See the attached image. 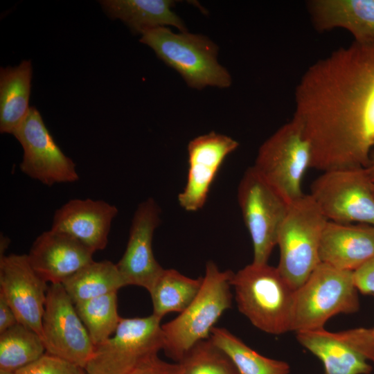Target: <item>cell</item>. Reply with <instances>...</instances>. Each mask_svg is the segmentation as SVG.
<instances>
[{"instance_id":"6da1fadb","label":"cell","mask_w":374,"mask_h":374,"mask_svg":"<svg viewBox=\"0 0 374 374\" xmlns=\"http://www.w3.org/2000/svg\"><path fill=\"white\" fill-rule=\"evenodd\" d=\"M294 103L292 118L310 145V168H366L374 150V42H353L311 64Z\"/></svg>"},{"instance_id":"7a4b0ae2","label":"cell","mask_w":374,"mask_h":374,"mask_svg":"<svg viewBox=\"0 0 374 374\" xmlns=\"http://www.w3.org/2000/svg\"><path fill=\"white\" fill-rule=\"evenodd\" d=\"M233 275L207 262L197 296L179 315L161 325L163 350L169 357L179 362L195 344L210 338L215 323L231 307Z\"/></svg>"},{"instance_id":"3957f363","label":"cell","mask_w":374,"mask_h":374,"mask_svg":"<svg viewBox=\"0 0 374 374\" xmlns=\"http://www.w3.org/2000/svg\"><path fill=\"white\" fill-rule=\"evenodd\" d=\"M239 311L263 332L280 335L290 331L295 290L277 267L251 263L231 280Z\"/></svg>"},{"instance_id":"277c9868","label":"cell","mask_w":374,"mask_h":374,"mask_svg":"<svg viewBox=\"0 0 374 374\" xmlns=\"http://www.w3.org/2000/svg\"><path fill=\"white\" fill-rule=\"evenodd\" d=\"M140 42L150 46L159 59L176 70L195 89L226 88L231 77L217 59L218 46L207 37L161 26L144 31Z\"/></svg>"},{"instance_id":"5b68a950","label":"cell","mask_w":374,"mask_h":374,"mask_svg":"<svg viewBox=\"0 0 374 374\" xmlns=\"http://www.w3.org/2000/svg\"><path fill=\"white\" fill-rule=\"evenodd\" d=\"M354 271L320 262L305 283L295 290L290 331L323 328L332 317L359 308Z\"/></svg>"},{"instance_id":"8992f818","label":"cell","mask_w":374,"mask_h":374,"mask_svg":"<svg viewBox=\"0 0 374 374\" xmlns=\"http://www.w3.org/2000/svg\"><path fill=\"white\" fill-rule=\"evenodd\" d=\"M328 221L310 194L290 205L278 235L277 268L294 290L305 283L321 262L320 240Z\"/></svg>"},{"instance_id":"52a82bcc","label":"cell","mask_w":374,"mask_h":374,"mask_svg":"<svg viewBox=\"0 0 374 374\" xmlns=\"http://www.w3.org/2000/svg\"><path fill=\"white\" fill-rule=\"evenodd\" d=\"M311 163L310 145L292 118L260 146L253 168L290 204L304 195L301 182Z\"/></svg>"},{"instance_id":"ba28073f","label":"cell","mask_w":374,"mask_h":374,"mask_svg":"<svg viewBox=\"0 0 374 374\" xmlns=\"http://www.w3.org/2000/svg\"><path fill=\"white\" fill-rule=\"evenodd\" d=\"M159 318H121L113 334L95 346L84 368L87 374H125L163 349Z\"/></svg>"},{"instance_id":"9c48e42d","label":"cell","mask_w":374,"mask_h":374,"mask_svg":"<svg viewBox=\"0 0 374 374\" xmlns=\"http://www.w3.org/2000/svg\"><path fill=\"white\" fill-rule=\"evenodd\" d=\"M372 185L366 168L333 169L314 180L310 195L329 221L374 226Z\"/></svg>"},{"instance_id":"30bf717a","label":"cell","mask_w":374,"mask_h":374,"mask_svg":"<svg viewBox=\"0 0 374 374\" xmlns=\"http://www.w3.org/2000/svg\"><path fill=\"white\" fill-rule=\"evenodd\" d=\"M237 197L252 241V262L267 263L277 245L278 233L290 204L253 166L244 172L238 187Z\"/></svg>"},{"instance_id":"8fae6325","label":"cell","mask_w":374,"mask_h":374,"mask_svg":"<svg viewBox=\"0 0 374 374\" xmlns=\"http://www.w3.org/2000/svg\"><path fill=\"white\" fill-rule=\"evenodd\" d=\"M42 324L46 353L84 369L95 346L62 283L48 285Z\"/></svg>"},{"instance_id":"7c38bea8","label":"cell","mask_w":374,"mask_h":374,"mask_svg":"<svg viewBox=\"0 0 374 374\" xmlns=\"http://www.w3.org/2000/svg\"><path fill=\"white\" fill-rule=\"evenodd\" d=\"M12 135L24 150L19 164L24 174L47 186L79 179L75 163L57 145L36 108L30 107Z\"/></svg>"},{"instance_id":"4fadbf2b","label":"cell","mask_w":374,"mask_h":374,"mask_svg":"<svg viewBox=\"0 0 374 374\" xmlns=\"http://www.w3.org/2000/svg\"><path fill=\"white\" fill-rule=\"evenodd\" d=\"M298 341L323 363L325 374H369L374 363L372 328H357L337 332L324 328L300 331Z\"/></svg>"},{"instance_id":"5bb4252c","label":"cell","mask_w":374,"mask_h":374,"mask_svg":"<svg viewBox=\"0 0 374 374\" xmlns=\"http://www.w3.org/2000/svg\"><path fill=\"white\" fill-rule=\"evenodd\" d=\"M48 286L33 269L27 254L0 257V294L18 322L42 339V318Z\"/></svg>"},{"instance_id":"9a60e30c","label":"cell","mask_w":374,"mask_h":374,"mask_svg":"<svg viewBox=\"0 0 374 374\" xmlns=\"http://www.w3.org/2000/svg\"><path fill=\"white\" fill-rule=\"evenodd\" d=\"M160 216L161 209L152 197L141 202L134 213L126 249L116 263L127 285H137L150 292L164 270L152 250Z\"/></svg>"},{"instance_id":"2e32d148","label":"cell","mask_w":374,"mask_h":374,"mask_svg":"<svg viewBox=\"0 0 374 374\" xmlns=\"http://www.w3.org/2000/svg\"><path fill=\"white\" fill-rule=\"evenodd\" d=\"M238 145L231 137L215 132L197 136L188 143L187 180L177 198L182 208L195 212L204 207L222 163Z\"/></svg>"},{"instance_id":"e0dca14e","label":"cell","mask_w":374,"mask_h":374,"mask_svg":"<svg viewBox=\"0 0 374 374\" xmlns=\"http://www.w3.org/2000/svg\"><path fill=\"white\" fill-rule=\"evenodd\" d=\"M93 253L73 237L51 229L37 237L27 256L35 272L52 284L62 283L92 262Z\"/></svg>"},{"instance_id":"ac0fdd59","label":"cell","mask_w":374,"mask_h":374,"mask_svg":"<svg viewBox=\"0 0 374 374\" xmlns=\"http://www.w3.org/2000/svg\"><path fill=\"white\" fill-rule=\"evenodd\" d=\"M118 212L104 200L72 199L55 211L51 229L73 237L95 253L106 247Z\"/></svg>"},{"instance_id":"d6986e66","label":"cell","mask_w":374,"mask_h":374,"mask_svg":"<svg viewBox=\"0 0 374 374\" xmlns=\"http://www.w3.org/2000/svg\"><path fill=\"white\" fill-rule=\"evenodd\" d=\"M374 257V226L328 221L320 245L321 262L355 271Z\"/></svg>"},{"instance_id":"ffe728a7","label":"cell","mask_w":374,"mask_h":374,"mask_svg":"<svg viewBox=\"0 0 374 374\" xmlns=\"http://www.w3.org/2000/svg\"><path fill=\"white\" fill-rule=\"evenodd\" d=\"M306 8L319 32L343 28L353 42H374V0H310Z\"/></svg>"},{"instance_id":"44dd1931","label":"cell","mask_w":374,"mask_h":374,"mask_svg":"<svg viewBox=\"0 0 374 374\" xmlns=\"http://www.w3.org/2000/svg\"><path fill=\"white\" fill-rule=\"evenodd\" d=\"M100 5L108 15L123 21L130 30L141 35L144 31L166 26L188 31L183 21L172 10L171 0H103Z\"/></svg>"},{"instance_id":"7402d4cb","label":"cell","mask_w":374,"mask_h":374,"mask_svg":"<svg viewBox=\"0 0 374 374\" xmlns=\"http://www.w3.org/2000/svg\"><path fill=\"white\" fill-rule=\"evenodd\" d=\"M32 64L23 60L18 66L0 70V132L13 134L27 116L31 91Z\"/></svg>"},{"instance_id":"603a6c76","label":"cell","mask_w":374,"mask_h":374,"mask_svg":"<svg viewBox=\"0 0 374 374\" xmlns=\"http://www.w3.org/2000/svg\"><path fill=\"white\" fill-rule=\"evenodd\" d=\"M74 304L118 292L127 286L116 264L93 260L62 283Z\"/></svg>"},{"instance_id":"cb8c5ba5","label":"cell","mask_w":374,"mask_h":374,"mask_svg":"<svg viewBox=\"0 0 374 374\" xmlns=\"http://www.w3.org/2000/svg\"><path fill=\"white\" fill-rule=\"evenodd\" d=\"M202 277L192 278L173 269H164L149 292L152 314L161 319L169 312L184 311L199 292Z\"/></svg>"},{"instance_id":"d4e9b609","label":"cell","mask_w":374,"mask_h":374,"mask_svg":"<svg viewBox=\"0 0 374 374\" xmlns=\"http://www.w3.org/2000/svg\"><path fill=\"white\" fill-rule=\"evenodd\" d=\"M210 339L231 360L239 374H289V364L261 355L224 328L214 327Z\"/></svg>"},{"instance_id":"484cf974","label":"cell","mask_w":374,"mask_h":374,"mask_svg":"<svg viewBox=\"0 0 374 374\" xmlns=\"http://www.w3.org/2000/svg\"><path fill=\"white\" fill-rule=\"evenodd\" d=\"M45 350L41 337L18 323L0 334V371L13 373L38 359Z\"/></svg>"},{"instance_id":"4316f807","label":"cell","mask_w":374,"mask_h":374,"mask_svg":"<svg viewBox=\"0 0 374 374\" xmlns=\"http://www.w3.org/2000/svg\"><path fill=\"white\" fill-rule=\"evenodd\" d=\"M117 300L114 292L75 304L95 346L110 337L121 321Z\"/></svg>"},{"instance_id":"83f0119b","label":"cell","mask_w":374,"mask_h":374,"mask_svg":"<svg viewBox=\"0 0 374 374\" xmlns=\"http://www.w3.org/2000/svg\"><path fill=\"white\" fill-rule=\"evenodd\" d=\"M179 362L183 374H239L229 357L210 338L195 344Z\"/></svg>"},{"instance_id":"f1b7e54d","label":"cell","mask_w":374,"mask_h":374,"mask_svg":"<svg viewBox=\"0 0 374 374\" xmlns=\"http://www.w3.org/2000/svg\"><path fill=\"white\" fill-rule=\"evenodd\" d=\"M84 369L55 355L44 353L30 364L7 374H82Z\"/></svg>"},{"instance_id":"f546056e","label":"cell","mask_w":374,"mask_h":374,"mask_svg":"<svg viewBox=\"0 0 374 374\" xmlns=\"http://www.w3.org/2000/svg\"><path fill=\"white\" fill-rule=\"evenodd\" d=\"M181 362L168 363L161 359L158 355H153L125 374H183Z\"/></svg>"},{"instance_id":"4dcf8cb0","label":"cell","mask_w":374,"mask_h":374,"mask_svg":"<svg viewBox=\"0 0 374 374\" xmlns=\"http://www.w3.org/2000/svg\"><path fill=\"white\" fill-rule=\"evenodd\" d=\"M354 280L358 291L374 296V257L354 271Z\"/></svg>"},{"instance_id":"1f68e13d","label":"cell","mask_w":374,"mask_h":374,"mask_svg":"<svg viewBox=\"0 0 374 374\" xmlns=\"http://www.w3.org/2000/svg\"><path fill=\"white\" fill-rule=\"evenodd\" d=\"M18 323L14 311L4 297L0 294V334Z\"/></svg>"},{"instance_id":"d6a6232c","label":"cell","mask_w":374,"mask_h":374,"mask_svg":"<svg viewBox=\"0 0 374 374\" xmlns=\"http://www.w3.org/2000/svg\"><path fill=\"white\" fill-rule=\"evenodd\" d=\"M369 178L374 184V150L371 153L368 166L366 167Z\"/></svg>"},{"instance_id":"836d02e7","label":"cell","mask_w":374,"mask_h":374,"mask_svg":"<svg viewBox=\"0 0 374 374\" xmlns=\"http://www.w3.org/2000/svg\"><path fill=\"white\" fill-rule=\"evenodd\" d=\"M9 244V239L4 236H1V256H4V251L8 247Z\"/></svg>"},{"instance_id":"e575fe53","label":"cell","mask_w":374,"mask_h":374,"mask_svg":"<svg viewBox=\"0 0 374 374\" xmlns=\"http://www.w3.org/2000/svg\"><path fill=\"white\" fill-rule=\"evenodd\" d=\"M372 190H373V193L374 194V184L373 183V185H372Z\"/></svg>"},{"instance_id":"d590c367","label":"cell","mask_w":374,"mask_h":374,"mask_svg":"<svg viewBox=\"0 0 374 374\" xmlns=\"http://www.w3.org/2000/svg\"><path fill=\"white\" fill-rule=\"evenodd\" d=\"M0 374H7L6 372L0 371Z\"/></svg>"},{"instance_id":"8d00e7d4","label":"cell","mask_w":374,"mask_h":374,"mask_svg":"<svg viewBox=\"0 0 374 374\" xmlns=\"http://www.w3.org/2000/svg\"><path fill=\"white\" fill-rule=\"evenodd\" d=\"M82 374H87L84 370L83 371Z\"/></svg>"},{"instance_id":"74e56055","label":"cell","mask_w":374,"mask_h":374,"mask_svg":"<svg viewBox=\"0 0 374 374\" xmlns=\"http://www.w3.org/2000/svg\"><path fill=\"white\" fill-rule=\"evenodd\" d=\"M372 330H373V333H374V328H373Z\"/></svg>"}]
</instances>
